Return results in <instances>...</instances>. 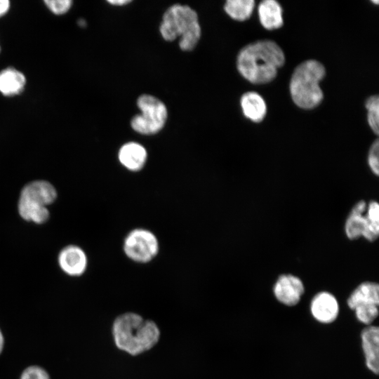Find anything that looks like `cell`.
<instances>
[{"mask_svg": "<svg viewBox=\"0 0 379 379\" xmlns=\"http://www.w3.org/2000/svg\"><path fill=\"white\" fill-rule=\"evenodd\" d=\"M284 62V53L277 43L260 40L246 45L239 51L237 66L246 80L262 84L272 81Z\"/></svg>", "mask_w": 379, "mask_h": 379, "instance_id": "cell-1", "label": "cell"}, {"mask_svg": "<svg viewBox=\"0 0 379 379\" xmlns=\"http://www.w3.org/2000/svg\"><path fill=\"white\" fill-rule=\"evenodd\" d=\"M116 346L131 355H138L152 348L159 341L160 331L152 320L133 312L118 316L112 325Z\"/></svg>", "mask_w": 379, "mask_h": 379, "instance_id": "cell-2", "label": "cell"}, {"mask_svg": "<svg viewBox=\"0 0 379 379\" xmlns=\"http://www.w3.org/2000/svg\"><path fill=\"white\" fill-rule=\"evenodd\" d=\"M159 31L166 41L179 38L182 51H189L195 48L201 37V27L197 12L187 5L176 4L171 6L164 13Z\"/></svg>", "mask_w": 379, "mask_h": 379, "instance_id": "cell-3", "label": "cell"}, {"mask_svg": "<svg viewBox=\"0 0 379 379\" xmlns=\"http://www.w3.org/2000/svg\"><path fill=\"white\" fill-rule=\"evenodd\" d=\"M325 74L324 66L315 60L304 61L295 67L290 81V93L297 106L311 109L321 103L324 93L319 82Z\"/></svg>", "mask_w": 379, "mask_h": 379, "instance_id": "cell-4", "label": "cell"}, {"mask_svg": "<svg viewBox=\"0 0 379 379\" xmlns=\"http://www.w3.org/2000/svg\"><path fill=\"white\" fill-rule=\"evenodd\" d=\"M137 105L140 114L132 118V128L142 135H153L159 132L168 117L165 104L153 95L143 94L138 98Z\"/></svg>", "mask_w": 379, "mask_h": 379, "instance_id": "cell-5", "label": "cell"}, {"mask_svg": "<svg viewBox=\"0 0 379 379\" xmlns=\"http://www.w3.org/2000/svg\"><path fill=\"white\" fill-rule=\"evenodd\" d=\"M159 241L149 230L138 228L131 231L124 241V251L131 260L140 263L148 262L158 253Z\"/></svg>", "mask_w": 379, "mask_h": 379, "instance_id": "cell-6", "label": "cell"}, {"mask_svg": "<svg viewBox=\"0 0 379 379\" xmlns=\"http://www.w3.org/2000/svg\"><path fill=\"white\" fill-rule=\"evenodd\" d=\"M305 291L302 280L291 274H284L277 279L273 286L276 299L286 306L297 305Z\"/></svg>", "mask_w": 379, "mask_h": 379, "instance_id": "cell-7", "label": "cell"}, {"mask_svg": "<svg viewBox=\"0 0 379 379\" xmlns=\"http://www.w3.org/2000/svg\"><path fill=\"white\" fill-rule=\"evenodd\" d=\"M312 317L322 324L333 322L339 314V305L335 297L329 292L317 293L310 303Z\"/></svg>", "mask_w": 379, "mask_h": 379, "instance_id": "cell-8", "label": "cell"}, {"mask_svg": "<svg viewBox=\"0 0 379 379\" xmlns=\"http://www.w3.org/2000/svg\"><path fill=\"white\" fill-rule=\"evenodd\" d=\"M361 345L366 367L372 373L379 371V328L377 326L369 325L361 333Z\"/></svg>", "mask_w": 379, "mask_h": 379, "instance_id": "cell-9", "label": "cell"}, {"mask_svg": "<svg viewBox=\"0 0 379 379\" xmlns=\"http://www.w3.org/2000/svg\"><path fill=\"white\" fill-rule=\"evenodd\" d=\"M57 192L52 184L46 180H34L22 189L20 199H25L44 206L54 202Z\"/></svg>", "mask_w": 379, "mask_h": 379, "instance_id": "cell-10", "label": "cell"}, {"mask_svg": "<svg viewBox=\"0 0 379 379\" xmlns=\"http://www.w3.org/2000/svg\"><path fill=\"white\" fill-rule=\"evenodd\" d=\"M87 256L79 246L70 245L59 253L58 263L60 268L70 276L81 275L87 267Z\"/></svg>", "mask_w": 379, "mask_h": 379, "instance_id": "cell-11", "label": "cell"}, {"mask_svg": "<svg viewBox=\"0 0 379 379\" xmlns=\"http://www.w3.org/2000/svg\"><path fill=\"white\" fill-rule=\"evenodd\" d=\"M147 158L145 148L135 142H128L123 145L119 150L118 159L126 168L131 171H138L145 166Z\"/></svg>", "mask_w": 379, "mask_h": 379, "instance_id": "cell-12", "label": "cell"}, {"mask_svg": "<svg viewBox=\"0 0 379 379\" xmlns=\"http://www.w3.org/2000/svg\"><path fill=\"white\" fill-rule=\"evenodd\" d=\"M351 310L358 306L379 305V286L373 281H364L360 284L351 293L347 300Z\"/></svg>", "mask_w": 379, "mask_h": 379, "instance_id": "cell-13", "label": "cell"}, {"mask_svg": "<svg viewBox=\"0 0 379 379\" xmlns=\"http://www.w3.org/2000/svg\"><path fill=\"white\" fill-rule=\"evenodd\" d=\"M366 202L361 200L352 208L345 225V234L349 239L354 240L362 237L366 225Z\"/></svg>", "mask_w": 379, "mask_h": 379, "instance_id": "cell-14", "label": "cell"}, {"mask_svg": "<svg viewBox=\"0 0 379 379\" xmlns=\"http://www.w3.org/2000/svg\"><path fill=\"white\" fill-rule=\"evenodd\" d=\"M241 107L246 117L253 122L259 123L263 120L267 112L264 99L255 92L244 93L240 100Z\"/></svg>", "mask_w": 379, "mask_h": 379, "instance_id": "cell-15", "label": "cell"}, {"mask_svg": "<svg viewBox=\"0 0 379 379\" xmlns=\"http://www.w3.org/2000/svg\"><path fill=\"white\" fill-rule=\"evenodd\" d=\"M260 23L267 29H274L283 25L282 8L274 0H264L258 6Z\"/></svg>", "mask_w": 379, "mask_h": 379, "instance_id": "cell-16", "label": "cell"}, {"mask_svg": "<svg viewBox=\"0 0 379 379\" xmlns=\"http://www.w3.org/2000/svg\"><path fill=\"white\" fill-rule=\"evenodd\" d=\"M26 84L25 76L19 70L8 67L0 72V93L6 96L19 94Z\"/></svg>", "mask_w": 379, "mask_h": 379, "instance_id": "cell-17", "label": "cell"}, {"mask_svg": "<svg viewBox=\"0 0 379 379\" xmlns=\"http://www.w3.org/2000/svg\"><path fill=\"white\" fill-rule=\"evenodd\" d=\"M18 212L21 218L29 222L42 224L49 218V211L47 207L19 199Z\"/></svg>", "mask_w": 379, "mask_h": 379, "instance_id": "cell-18", "label": "cell"}, {"mask_svg": "<svg viewBox=\"0 0 379 379\" xmlns=\"http://www.w3.org/2000/svg\"><path fill=\"white\" fill-rule=\"evenodd\" d=\"M253 0H227L224 9L232 18L244 21L250 18L254 8Z\"/></svg>", "mask_w": 379, "mask_h": 379, "instance_id": "cell-19", "label": "cell"}, {"mask_svg": "<svg viewBox=\"0 0 379 379\" xmlns=\"http://www.w3.org/2000/svg\"><path fill=\"white\" fill-rule=\"evenodd\" d=\"M368 110V122L373 131L379 133V98L378 95L369 97L366 101Z\"/></svg>", "mask_w": 379, "mask_h": 379, "instance_id": "cell-20", "label": "cell"}, {"mask_svg": "<svg viewBox=\"0 0 379 379\" xmlns=\"http://www.w3.org/2000/svg\"><path fill=\"white\" fill-rule=\"evenodd\" d=\"M353 310L357 319L367 326L371 325L378 316V306L374 305L358 306Z\"/></svg>", "mask_w": 379, "mask_h": 379, "instance_id": "cell-21", "label": "cell"}, {"mask_svg": "<svg viewBox=\"0 0 379 379\" xmlns=\"http://www.w3.org/2000/svg\"><path fill=\"white\" fill-rule=\"evenodd\" d=\"M47 8L54 14L62 15L67 13L71 8V0H46Z\"/></svg>", "mask_w": 379, "mask_h": 379, "instance_id": "cell-22", "label": "cell"}, {"mask_svg": "<svg viewBox=\"0 0 379 379\" xmlns=\"http://www.w3.org/2000/svg\"><path fill=\"white\" fill-rule=\"evenodd\" d=\"M378 152H379V142L376 139L371 145L368 154V164L373 173L378 175L379 173L378 166Z\"/></svg>", "mask_w": 379, "mask_h": 379, "instance_id": "cell-23", "label": "cell"}, {"mask_svg": "<svg viewBox=\"0 0 379 379\" xmlns=\"http://www.w3.org/2000/svg\"><path fill=\"white\" fill-rule=\"evenodd\" d=\"M20 379H50L48 373L41 368L36 366L26 368Z\"/></svg>", "mask_w": 379, "mask_h": 379, "instance_id": "cell-24", "label": "cell"}, {"mask_svg": "<svg viewBox=\"0 0 379 379\" xmlns=\"http://www.w3.org/2000/svg\"><path fill=\"white\" fill-rule=\"evenodd\" d=\"M10 6L8 0H0V17L4 15L8 11Z\"/></svg>", "mask_w": 379, "mask_h": 379, "instance_id": "cell-25", "label": "cell"}, {"mask_svg": "<svg viewBox=\"0 0 379 379\" xmlns=\"http://www.w3.org/2000/svg\"><path fill=\"white\" fill-rule=\"evenodd\" d=\"M108 3L115 5V6H122L131 2V0H114V1H107Z\"/></svg>", "mask_w": 379, "mask_h": 379, "instance_id": "cell-26", "label": "cell"}, {"mask_svg": "<svg viewBox=\"0 0 379 379\" xmlns=\"http://www.w3.org/2000/svg\"><path fill=\"white\" fill-rule=\"evenodd\" d=\"M4 347V337L0 330V353L1 352Z\"/></svg>", "mask_w": 379, "mask_h": 379, "instance_id": "cell-27", "label": "cell"}, {"mask_svg": "<svg viewBox=\"0 0 379 379\" xmlns=\"http://www.w3.org/2000/svg\"><path fill=\"white\" fill-rule=\"evenodd\" d=\"M372 2L378 4V1H372Z\"/></svg>", "mask_w": 379, "mask_h": 379, "instance_id": "cell-28", "label": "cell"}, {"mask_svg": "<svg viewBox=\"0 0 379 379\" xmlns=\"http://www.w3.org/2000/svg\"><path fill=\"white\" fill-rule=\"evenodd\" d=\"M0 51H1V48H0Z\"/></svg>", "mask_w": 379, "mask_h": 379, "instance_id": "cell-29", "label": "cell"}]
</instances>
